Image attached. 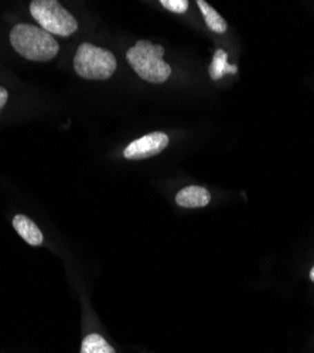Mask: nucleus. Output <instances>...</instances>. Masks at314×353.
Wrapping results in <instances>:
<instances>
[{
	"instance_id": "obj_11",
	"label": "nucleus",
	"mask_w": 314,
	"mask_h": 353,
	"mask_svg": "<svg viewBox=\"0 0 314 353\" xmlns=\"http://www.w3.org/2000/svg\"><path fill=\"white\" fill-rule=\"evenodd\" d=\"M160 5L164 9L173 12V13H177V14H183L188 9L187 0H160Z\"/></svg>"
},
{
	"instance_id": "obj_10",
	"label": "nucleus",
	"mask_w": 314,
	"mask_h": 353,
	"mask_svg": "<svg viewBox=\"0 0 314 353\" xmlns=\"http://www.w3.org/2000/svg\"><path fill=\"white\" fill-rule=\"evenodd\" d=\"M81 353H115L113 349L101 335L91 334L82 341Z\"/></svg>"
},
{
	"instance_id": "obj_7",
	"label": "nucleus",
	"mask_w": 314,
	"mask_h": 353,
	"mask_svg": "<svg viewBox=\"0 0 314 353\" xmlns=\"http://www.w3.org/2000/svg\"><path fill=\"white\" fill-rule=\"evenodd\" d=\"M13 226L20 236L32 246H40L44 242V236L39 226L24 215H16L13 218Z\"/></svg>"
},
{
	"instance_id": "obj_4",
	"label": "nucleus",
	"mask_w": 314,
	"mask_h": 353,
	"mask_svg": "<svg viewBox=\"0 0 314 353\" xmlns=\"http://www.w3.org/2000/svg\"><path fill=\"white\" fill-rule=\"evenodd\" d=\"M30 13L43 30L51 36L68 37L78 30L75 17L57 0H35L30 3Z\"/></svg>"
},
{
	"instance_id": "obj_9",
	"label": "nucleus",
	"mask_w": 314,
	"mask_h": 353,
	"mask_svg": "<svg viewBox=\"0 0 314 353\" xmlns=\"http://www.w3.org/2000/svg\"><path fill=\"white\" fill-rule=\"evenodd\" d=\"M197 5L199 8V10H202L207 26L211 28L214 33L222 34V33L226 32V28H228L226 21L222 19V16L211 5L204 2V0H198Z\"/></svg>"
},
{
	"instance_id": "obj_5",
	"label": "nucleus",
	"mask_w": 314,
	"mask_h": 353,
	"mask_svg": "<svg viewBox=\"0 0 314 353\" xmlns=\"http://www.w3.org/2000/svg\"><path fill=\"white\" fill-rule=\"evenodd\" d=\"M168 136L161 132H153L137 140H133L124 152L128 160H144L160 154L168 145Z\"/></svg>"
},
{
	"instance_id": "obj_12",
	"label": "nucleus",
	"mask_w": 314,
	"mask_h": 353,
	"mask_svg": "<svg viewBox=\"0 0 314 353\" xmlns=\"http://www.w3.org/2000/svg\"><path fill=\"white\" fill-rule=\"evenodd\" d=\"M8 98H9V94H8V91L5 90L3 86H0V110H2V108L6 105V102H8Z\"/></svg>"
},
{
	"instance_id": "obj_3",
	"label": "nucleus",
	"mask_w": 314,
	"mask_h": 353,
	"mask_svg": "<svg viewBox=\"0 0 314 353\" xmlns=\"http://www.w3.org/2000/svg\"><path fill=\"white\" fill-rule=\"evenodd\" d=\"M74 70L81 78L104 81L117 71V58L109 50L84 43L75 52Z\"/></svg>"
},
{
	"instance_id": "obj_1",
	"label": "nucleus",
	"mask_w": 314,
	"mask_h": 353,
	"mask_svg": "<svg viewBox=\"0 0 314 353\" xmlns=\"http://www.w3.org/2000/svg\"><path fill=\"white\" fill-rule=\"evenodd\" d=\"M13 48L28 61H51L59 54L60 46L41 27L32 24H17L10 32Z\"/></svg>"
},
{
	"instance_id": "obj_13",
	"label": "nucleus",
	"mask_w": 314,
	"mask_h": 353,
	"mask_svg": "<svg viewBox=\"0 0 314 353\" xmlns=\"http://www.w3.org/2000/svg\"><path fill=\"white\" fill-rule=\"evenodd\" d=\"M310 280L314 283V266H313V269L310 270Z\"/></svg>"
},
{
	"instance_id": "obj_2",
	"label": "nucleus",
	"mask_w": 314,
	"mask_h": 353,
	"mask_svg": "<svg viewBox=\"0 0 314 353\" xmlns=\"http://www.w3.org/2000/svg\"><path fill=\"white\" fill-rule=\"evenodd\" d=\"M164 48L148 40L137 41L126 54L133 71L148 82L163 83L171 75L170 65L163 60Z\"/></svg>"
},
{
	"instance_id": "obj_8",
	"label": "nucleus",
	"mask_w": 314,
	"mask_h": 353,
	"mask_svg": "<svg viewBox=\"0 0 314 353\" xmlns=\"http://www.w3.org/2000/svg\"><path fill=\"white\" fill-rule=\"evenodd\" d=\"M238 67L228 64V54L224 50H217L210 65V77L214 81L221 79L225 74H237Z\"/></svg>"
},
{
	"instance_id": "obj_6",
	"label": "nucleus",
	"mask_w": 314,
	"mask_h": 353,
	"mask_svg": "<svg viewBox=\"0 0 314 353\" xmlns=\"http://www.w3.org/2000/svg\"><path fill=\"white\" fill-rule=\"evenodd\" d=\"M210 201L211 194L204 187L197 185L183 188L176 196V202L181 208H203L207 207Z\"/></svg>"
}]
</instances>
